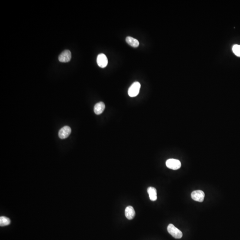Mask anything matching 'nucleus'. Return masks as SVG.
<instances>
[{
	"mask_svg": "<svg viewBox=\"0 0 240 240\" xmlns=\"http://www.w3.org/2000/svg\"><path fill=\"white\" fill-rule=\"evenodd\" d=\"M167 230L169 233L175 238L180 239L182 237L183 234L182 232L172 224H170L167 227Z\"/></svg>",
	"mask_w": 240,
	"mask_h": 240,
	"instance_id": "obj_1",
	"label": "nucleus"
},
{
	"mask_svg": "<svg viewBox=\"0 0 240 240\" xmlns=\"http://www.w3.org/2000/svg\"><path fill=\"white\" fill-rule=\"evenodd\" d=\"M141 84L139 82H136L133 83L129 88L128 94L131 97H135L137 95L140 91Z\"/></svg>",
	"mask_w": 240,
	"mask_h": 240,
	"instance_id": "obj_2",
	"label": "nucleus"
},
{
	"mask_svg": "<svg viewBox=\"0 0 240 240\" xmlns=\"http://www.w3.org/2000/svg\"><path fill=\"white\" fill-rule=\"evenodd\" d=\"M181 165L180 160L175 159H169L166 161V166L172 170H177L180 169Z\"/></svg>",
	"mask_w": 240,
	"mask_h": 240,
	"instance_id": "obj_3",
	"label": "nucleus"
},
{
	"mask_svg": "<svg viewBox=\"0 0 240 240\" xmlns=\"http://www.w3.org/2000/svg\"><path fill=\"white\" fill-rule=\"evenodd\" d=\"M191 197L193 200L196 202H203L205 198V193L200 190L194 191L192 193Z\"/></svg>",
	"mask_w": 240,
	"mask_h": 240,
	"instance_id": "obj_4",
	"label": "nucleus"
},
{
	"mask_svg": "<svg viewBox=\"0 0 240 240\" xmlns=\"http://www.w3.org/2000/svg\"><path fill=\"white\" fill-rule=\"evenodd\" d=\"M97 63L100 68H105L107 65L108 63V58L105 54L100 53L97 57Z\"/></svg>",
	"mask_w": 240,
	"mask_h": 240,
	"instance_id": "obj_5",
	"label": "nucleus"
},
{
	"mask_svg": "<svg viewBox=\"0 0 240 240\" xmlns=\"http://www.w3.org/2000/svg\"><path fill=\"white\" fill-rule=\"evenodd\" d=\"M71 133L70 127L65 126L60 129L58 133V136L61 139H64L67 138Z\"/></svg>",
	"mask_w": 240,
	"mask_h": 240,
	"instance_id": "obj_6",
	"label": "nucleus"
},
{
	"mask_svg": "<svg viewBox=\"0 0 240 240\" xmlns=\"http://www.w3.org/2000/svg\"><path fill=\"white\" fill-rule=\"evenodd\" d=\"M71 58V53L69 50L63 52L59 56L58 59L62 62H68Z\"/></svg>",
	"mask_w": 240,
	"mask_h": 240,
	"instance_id": "obj_7",
	"label": "nucleus"
},
{
	"mask_svg": "<svg viewBox=\"0 0 240 240\" xmlns=\"http://www.w3.org/2000/svg\"><path fill=\"white\" fill-rule=\"evenodd\" d=\"M105 107L106 106L104 102H98L97 103L94 107V112L97 115H100L103 112Z\"/></svg>",
	"mask_w": 240,
	"mask_h": 240,
	"instance_id": "obj_8",
	"label": "nucleus"
},
{
	"mask_svg": "<svg viewBox=\"0 0 240 240\" xmlns=\"http://www.w3.org/2000/svg\"><path fill=\"white\" fill-rule=\"evenodd\" d=\"M135 212L132 206H128L125 209V216L128 219L132 220L134 218Z\"/></svg>",
	"mask_w": 240,
	"mask_h": 240,
	"instance_id": "obj_9",
	"label": "nucleus"
},
{
	"mask_svg": "<svg viewBox=\"0 0 240 240\" xmlns=\"http://www.w3.org/2000/svg\"><path fill=\"white\" fill-rule=\"evenodd\" d=\"M147 192L149 195V198L152 201H155L157 199V190L153 187H149L148 188Z\"/></svg>",
	"mask_w": 240,
	"mask_h": 240,
	"instance_id": "obj_10",
	"label": "nucleus"
},
{
	"mask_svg": "<svg viewBox=\"0 0 240 240\" xmlns=\"http://www.w3.org/2000/svg\"><path fill=\"white\" fill-rule=\"evenodd\" d=\"M126 42L130 46L134 48H137L139 45V42L136 39L131 37H127L126 38Z\"/></svg>",
	"mask_w": 240,
	"mask_h": 240,
	"instance_id": "obj_11",
	"label": "nucleus"
},
{
	"mask_svg": "<svg viewBox=\"0 0 240 240\" xmlns=\"http://www.w3.org/2000/svg\"><path fill=\"white\" fill-rule=\"evenodd\" d=\"M10 220L9 218L4 216L0 217V226H5L10 224Z\"/></svg>",
	"mask_w": 240,
	"mask_h": 240,
	"instance_id": "obj_12",
	"label": "nucleus"
},
{
	"mask_svg": "<svg viewBox=\"0 0 240 240\" xmlns=\"http://www.w3.org/2000/svg\"><path fill=\"white\" fill-rule=\"evenodd\" d=\"M232 51L233 53L238 56L240 57V45H235L232 47Z\"/></svg>",
	"mask_w": 240,
	"mask_h": 240,
	"instance_id": "obj_13",
	"label": "nucleus"
}]
</instances>
